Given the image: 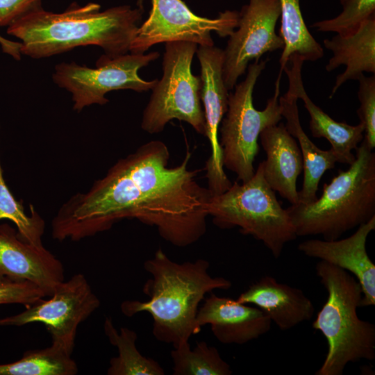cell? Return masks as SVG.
Here are the masks:
<instances>
[{"label":"cell","instance_id":"cell-1","mask_svg":"<svg viewBox=\"0 0 375 375\" xmlns=\"http://www.w3.org/2000/svg\"><path fill=\"white\" fill-rule=\"evenodd\" d=\"M169 157L163 142L152 140L119 159L89 190L62 205L51 222L53 238L78 241L136 219L176 247L197 242L206 232L212 194L189 168V149L178 165L169 167Z\"/></svg>","mask_w":375,"mask_h":375},{"label":"cell","instance_id":"cell-2","mask_svg":"<svg viewBox=\"0 0 375 375\" xmlns=\"http://www.w3.org/2000/svg\"><path fill=\"white\" fill-rule=\"evenodd\" d=\"M100 9L94 2H73L61 12L40 6L10 24L7 33L20 40L22 55L34 59L88 45L101 47L110 58L128 53L143 9L128 5Z\"/></svg>","mask_w":375,"mask_h":375},{"label":"cell","instance_id":"cell-3","mask_svg":"<svg viewBox=\"0 0 375 375\" xmlns=\"http://www.w3.org/2000/svg\"><path fill=\"white\" fill-rule=\"evenodd\" d=\"M205 259L179 263L170 259L160 247L144 263L151 275L142 291L146 301L126 300L120 306L126 317L147 312L153 319L152 333L160 342L176 347L200 333L197 323L200 303L206 294L215 290H228L231 281L212 276Z\"/></svg>","mask_w":375,"mask_h":375},{"label":"cell","instance_id":"cell-4","mask_svg":"<svg viewBox=\"0 0 375 375\" xmlns=\"http://www.w3.org/2000/svg\"><path fill=\"white\" fill-rule=\"evenodd\" d=\"M355 156L347 169L324 185L319 198L286 208L297 236L334 240L375 217V153L362 140Z\"/></svg>","mask_w":375,"mask_h":375},{"label":"cell","instance_id":"cell-5","mask_svg":"<svg viewBox=\"0 0 375 375\" xmlns=\"http://www.w3.org/2000/svg\"><path fill=\"white\" fill-rule=\"evenodd\" d=\"M316 274L327 299L312 323L327 342L328 351L316 375H342L350 362L375 358V326L359 318L362 290L347 271L320 260Z\"/></svg>","mask_w":375,"mask_h":375},{"label":"cell","instance_id":"cell-6","mask_svg":"<svg viewBox=\"0 0 375 375\" xmlns=\"http://www.w3.org/2000/svg\"><path fill=\"white\" fill-rule=\"evenodd\" d=\"M208 214L219 228L238 227L242 234L261 241L276 258L297 237L286 209L265 179L263 162L247 181H235L224 192L212 195Z\"/></svg>","mask_w":375,"mask_h":375},{"label":"cell","instance_id":"cell-7","mask_svg":"<svg viewBox=\"0 0 375 375\" xmlns=\"http://www.w3.org/2000/svg\"><path fill=\"white\" fill-rule=\"evenodd\" d=\"M267 62L268 59L259 60L249 65L244 80L229 93L228 109L219 128L223 166L235 173L242 183L254 174L260 134L267 127L278 124L283 117L278 102L281 72L274 95L267 100L265 108L258 110L253 106V89Z\"/></svg>","mask_w":375,"mask_h":375},{"label":"cell","instance_id":"cell-8","mask_svg":"<svg viewBox=\"0 0 375 375\" xmlns=\"http://www.w3.org/2000/svg\"><path fill=\"white\" fill-rule=\"evenodd\" d=\"M198 45L190 42L165 43L163 74L151 89L141 128L148 133H161L167 124L176 119L189 124L205 135L206 122L201 104V81L192 73L191 66Z\"/></svg>","mask_w":375,"mask_h":375},{"label":"cell","instance_id":"cell-9","mask_svg":"<svg viewBox=\"0 0 375 375\" xmlns=\"http://www.w3.org/2000/svg\"><path fill=\"white\" fill-rule=\"evenodd\" d=\"M159 57L157 51L126 53L110 58L102 55L95 68L75 62H61L54 67L52 79L58 87L72 94L73 108L81 112L92 105H105L106 94L113 90H131L138 92L151 90L158 79L145 81L138 71Z\"/></svg>","mask_w":375,"mask_h":375},{"label":"cell","instance_id":"cell-10","mask_svg":"<svg viewBox=\"0 0 375 375\" xmlns=\"http://www.w3.org/2000/svg\"><path fill=\"white\" fill-rule=\"evenodd\" d=\"M239 12L227 10L210 19L194 13L183 0H151L148 18L138 26L129 52L144 53L151 47L169 42L213 46L211 33L229 36L237 28Z\"/></svg>","mask_w":375,"mask_h":375},{"label":"cell","instance_id":"cell-11","mask_svg":"<svg viewBox=\"0 0 375 375\" xmlns=\"http://www.w3.org/2000/svg\"><path fill=\"white\" fill-rule=\"evenodd\" d=\"M99 306L85 276L76 274L57 285L50 299H42L19 314L0 318V326L42 323L51 335V344L71 355L79 324Z\"/></svg>","mask_w":375,"mask_h":375},{"label":"cell","instance_id":"cell-12","mask_svg":"<svg viewBox=\"0 0 375 375\" xmlns=\"http://www.w3.org/2000/svg\"><path fill=\"white\" fill-rule=\"evenodd\" d=\"M281 12L280 0H249L239 12L237 30L228 36L223 50V77L228 90L235 88L251 60L283 48V40L276 33Z\"/></svg>","mask_w":375,"mask_h":375},{"label":"cell","instance_id":"cell-13","mask_svg":"<svg viewBox=\"0 0 375 375\" xmlns=\"http://www.w3.org/2000/svg\"><path fill=\"white\" fill-rule=\"evenodd\" d=\"M197 56L201 67V100L206 122L205 136L210 144V156L206 162L208 188L212 195L219 194L232 185L226 174L219 128L228 109V90L223 77L224 51L213 46H199Z\"/></svg>","mask_w":375,"mask_h":375},{"label":"cell","instance_id":"cell-14","mask_svg":"<svg viewBox=\"0 0 375 375\" xmlns=\"http://www.w3.org/2000/svg\"><path fill=\"white\" fill-rule=\"evenodd\" d=\"M30 281L51 297L65 281L64 267L44 246L21 240L8 224L0 225V281Z\"/></svg>","mask_w":375,"mask_h":375},{"label":"cell","instance_id":"cell-15","mask_svg":"<svg viewBox=\"0 0 375 375\" xmlns=\"http://www.w3.org/2000/svg\"><path fill=\"white\" fill-rule=\"evenodd\" d=\"M374 229L375 217L346 238L310 239L298 245L299 251L306 256L327 262L352 274L362 290L360 307L375 306V265L366 249L367 237Z\"/></svg>","mask_w":375,"mask_h":375},{"label":"cell","instance_id":"cell-16","mask_svg":"<svg viewBox=\"0 0 375 375\" xmlns=\"http://www.w3.org/2000/svg\"><path fill=\"white\" fill-rule=\"evenodd\" d=\"M204 299L197 316L199 327L210 325L216 339L225 344H244L267 333L272 321L260 308L219 297L212 292Z\"/></svg>","mask_w":375,"mask_h":375},{"label":"cell","instance_id":"cell-17","mask_svg":"<svg viewBox=\"0 0 375 375\" xmlns=\"http://www.w3.org/2000/svg\"><path fill=\"white\" fill-rule=\"evenodd\" d=\"M283 71L288 78V89L303 102L310 116L309 128L312 135L317 138H325L331 144L337 162L350 165L353 162L356 150L364 138V126L359 123L349 125L345 122H337L317 106L308 95L303 84L301 69L303 58L297 53L292 54Z\"/></svg>","mask_w":375,"mask_h":375},{"label":"cell","instance_id":"cell-18","mask_svg":"<svg viewBox=\"0 0 375 375\" xmlns=\"http://www.w3.org/2000/svg\"><path fill=\"white\" fill-rule=\"evenodd\" d=\"M237 300L262 310L281 330H289L311 319L312 301L297 288L265 276L251 284Z\"/></svg>","mask_w":375,"mask_h":375},{"label":"cell","instance_id":"cell-19","mask_svg":"<svg viewBox=\"0 0 375 375\" xmlns=\"http://www.w3.org/2000/svg\"><path fill=\"white\" fill-rule=\"evenodd\" d=\"M259 138L266 153L262 161L265 181L291 205L298 203L297 181L303 171V159L297 140L282 123L267 127Z\"/></svg>","mask_w":375,"mask_h":375},{"label":"cell","instance_id":"cell-20","mask_svg":"<svg viewBox=\"0 0 375 375\" xmlns=\"http://www.w3.org/2000/svg\"><path fill=\"white\" fill-rule=\"evenodd\" d=\"M332 51L325 69L331 72L341 65L345 70L336 77L330 98L347 81L358 80L364 72L375 74V16L364 22L356 32L348 35L337 34L323 42Z\"/></svg>","mask_w":375,"mask_h":375},{"label":"cell","instance_id":"cell-21","mask_svg":"<svg viewBox=\"0 0 375 375\" xmlns=\"http://www.w3.org/2000/svg\"><path fill=\"white\" fill-rule=\"evenodd\" d=\"M297 101V97L289 89L278 99L281 115L286 120L285 126L300 146L303 178L302 188L299 191V203L307 204L316 200L322 177L327 170L334 168L338 162L331 149L319 148L304 132L299 119Z\"/></svg>","mask_w":375,"mask_h":375},{"label":"cell","instance_id":"cell-22","mask_svg":"<svg viewBox=\"0 0 375 375\" xmlns=\"http://www.w3.org/2000/svg\"><path fill=\"white\" fill-rule=\"evenodd\" d=\"M281 28L279 35L284 46L280 58V72L289 62L290 57L297 53L305 61H316L324 56L321 44L312 37L303 20L300 0H280Z\"/></svg>","mask_w":375,"mask_h":375},{"label":"cell","instance_id":"cell-23","mask_svg":"<svg viewBox=\"0 0 375 375\" xmlns=\"http://www.w3.org/2000/svg\"><path fill=\"white\" fill-rule=\"evenodd\" d=\"M105 334L110 342L117 348L118 356L110 360L108 375H164L160 364L142 355L136 347L137 333L122 327L118 331L110 317L104 322Z\"/></svg>","mask_w":375,"mask_h":375},{"label":"cell","instance_id":"cell-24","mask_svg":"<svg viewBox=\"0 0 375 375\" xmlns=\"http://www.w3.org/2000/svg\"><path fill=\"white\" fill-rule=\"evenodd\" d=\"M77 372L71 355L52 344L26 351L21 359L0 365V375H75Z\"/></svg>","mask_w":375,"mask_h":375},{"label":"cell","instance_id":"cell-25","mask_svg":"<svg viewBox=\"0 0 375 375\" xmlns=\"http://www.w3.org/2000/svg\"><path fill=\"white\" fill-rule=\"evenodd\" d=\"M174 375H231L230 365L221 356L217 348L205 341L197 342L191 349L185 341L171 351Z\"/></svg>","mask_w":375,"mask_h":375},{"label":"cell","instance_id":"cell-26","mask_svg":"<svg viewBox=\"0 0 375 375\" xmlns=\"http://www.w3.org/2000/svg\"><path fill=\"white\" fill-rule=\"evenodd\" d=\"M29 206L31 214L28 215L22 203L16 200L7 186L0 160V220L6 219L12 222L17 228L18 237L23 241L42 247L44 221L32 204Z\"/></svg>","mask_w":375,"mask_h":375},{"label":"cell","instance_id":"cell-27","mask_svg":"<svg viewBox=\"0 0 375 375\" xmlns=\"http://www.w3.org/2000/svg\"><path fill=\"white\" fill-rule=\"evenodd\" d=\"M342 12L336 17L316 22L312 27L322 32L342 35L353 33L360 25L375 16V0H340Z\"/></svg>","mask_w":375,"mask_h":375},{"label":"cell","instance_id":"cell-28","mask_svg":"<svg viewBox=\"0 0 375 375\" xmlns=\"http://www.w3.org/2000/svg\"><path fill=\"white\" fill-rule=\"evenodd\" d=\"M358 98L360 106L357 110L360 123L364 126V138L369 148L375 147V76L362 75L358 80Z\"/></svg>","mask_w":375,"mask_h":375},{"label":"cell","instance_id":"cell-29","mask_svg":"<svg viewBox=\"0 0 375 375\" xmlns=\"http://www.w3.org/2000/svg\"><path fill=\"white\" fill-rule=\"evenodd\" d=\"M47 297L44 291L30 281H0V305L34 304Z\"/></svg>","mask_w":375,"mask_h":375},{"label":"cell","instance_id":"cell-30","mask_svg":"<svg viewBox=\"0 0 375 375\" xmlns=\"http://www.w3.org/2000/svg\"><path fill=\"white\" fill-rule=\"evenodd\" d=\"M42 6V0H0V27L8 26L28 11Z\"/></svg>","mask_w":375,"mask_h":375},{"label":"cell","instance_id":"cell-31","mask_svg":"<svg viewBox=\"0 0 375 375\" xmlns=\"http://www.w3.org/2000/svg\"><path fill=\"white\" fill-rule=\"evenodd\" d=\"M0 46L3 53L15 60H20L22 56L20 42L8 40L0 35Z\"/></svg>","mask_w":375,"mask_h":375},{"label":"cell","instance_id":"cell-32","mask_svg":"<svg viewBox=\"0 0 375 375\" xmlns=\"http://www.w3.org/2000/svg\"><path fill=\"white\" fill-rule=\"evenodd\" d=\"M137 6L139 8L143 9V0H138Z\"/></svg>","mask_w":375,"mask_h":375}]
</instances>
